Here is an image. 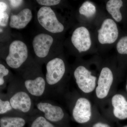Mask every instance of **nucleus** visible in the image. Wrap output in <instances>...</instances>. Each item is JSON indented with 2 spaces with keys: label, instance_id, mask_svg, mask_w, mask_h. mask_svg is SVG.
<instances>
[{
  "label": "nucleus",
  "instance_id": "f257e3e1",
  "mask_svg": "<svg viewBox=\"0 0 127 127\" xmlns=\"http://www.w3.org/2000/svg\"><path fill=\"white\" fill-rule=\"evenodd\" d=\"M6 94L15 110L25 115L31 113L34 107L32 97L22 82L11 83L7 87Z\"/></svg>",
  "mask_w": 127,
  "mask_h": 127
},
{
  "label": "nucleus",
  "instance_id": "f03ea898",
  "mask_svg": "<svg viewBox=\"0 0 127 127\" xmlns=\"http://www.w3.org/2000/svg\"><path fill=\"white\" fill-rule=\"evenodd\" d=\"M8 56L5 59L7 65L13 69L19 68L28 57L27 46L22 41L16 40L10 44Z\"/></svg>",
  "mask_w": 127,
  "mask_h": 127
},
{
  "label": "nucleus",
  "instance_id": "7ed1b4c3",
  "mask_svg": "<svg viewBox=\"0 0 127 127\" xmlns=\"http://www.w3.org/2000/svg\"><path fill=\"white\" fill-rule=\"evenodd\" d=\"M37 20L46 30L52 33L61 32L64 26L58 20L55 12L50 7L42 6L37 13Z\"/></svg>",
  "mask_w": 127,
  "mask_h": 127
},
{
  "label": "nucleus",
  "instance_id": "20e7f679",
  "mask_svg": "<svg viewBox=\"0 0 127 127\" xmlns=\"http://www.w3.org/2000/svg\"><path fill=\"white\" fill-rule=\"evenodd\" d=\"M46 81L47 87H56L63 78L66 71L65 63L62 59L56 58L49 61L46 65Z\"/></svg>",
  "mask_w": 127,
  "mask_h": 127
},
{
  "label": "nucleus",
  "instance_id": "39448f33",
  "mask_svg": "<svg viewBox=\"0 0 127 127\" xmlns=\"http://www.w3.org/2000/svg\"><path fill=\"white\" fill-rule=\"evenodd\" d=\"M74 77L79 89L85 93L92 92L96 86V77L92 75V73L85 67L79 66L75 69Z\"/></svg>",
  "mask_w": 127,
  "mask_h": 127
},
{
  "label": "nucleus",
  "instance_id": "423d86ee",
  "mask_svg": "<svg viewBox=\"0 0 127 127\" xmlns=\"http://www.w3.org/2000/svg\"><path fill=\"white\" fill-rule=\"evenodd\" d=\"M98 39L102 44H112L118 39V28L115 22L107 18L103 21L101 28L98 31Z\"/></svg>",
  "mask_w": 127,
  "mask_h": 127
},
{
  "label": "nucleus",
  "instance_id": "0eeeda50",
  "mask_svg": "<svg viewBox=\"0 0 127 127\" xmlns=\"http://www.w3.org/2000/svg\"><path fill=\"white\" fill-rule=\"evenodd\" d=\"M36 106L37 110L50 122H58L64 118V111L59 106L49 102L42 101L37 103Z\"/></svg>",
  "mask_w": 127,
  "mask_h": 127
},
{
  "label": "nucleus",
  "instance_id": "6e6552de",
  "mask_svg": "<svg viewBox=\"0 0 127 127\" xmlns=\"http://www.w3.org/2000/svg\"><path fill=\"white\" fill-rule=\"evenodd\" d=\"M22 83L32 97H41L44 95L47 88L46 79L40 75L26 77Z\"/></svg>",
  "mask_w": 127,
  "mask_h": 127
},
{
  "label": "nucleus",
  "instance_id": "1a4fd4ad",
  "mask_svg": "<svg viewBox=\"0 0 127 127\" xmlns=\"http://www.w3.org/2000/svg\"><path fill=\"white\" fill-rule=\"evenodd\" d=\"M92 114L89 100L84 97L78 98L72 109V116L74 120L78 123H85L90 120Z\"/></svg>",
  "mask_w": 127,
  "mask_h": 127
},
{
  "label": "nucleus",
  "instance_id": "9d476101",
  "mask_svg": "<svg viewBox=\"0 0 127 127\" xmlns=\"http://www.w3.org/2000/svg\"><path fill=\"white\" fill-rule=\"evenodd\" d=\"M71 40L73 45L79 53L88 51L92 45L90 33L84 27L77 28L74 31Z\"/></svg>",
  "mask_w": 127,
  "mask_h": 127
},
{
  "label": "nucleus",
  "instance_id": "9b49d317",
  "mask_svg": "<svg viewBox=\"0 0 127 127\" xmlns=\"http://www.w3.org/2000/svg\"><path fill=\"white\" fill-rule=\"evenodd\" d=\"M53 42V38L50 35L45 33L37 34L34 37L32 42L35 54L40 58H45Z\"/></svg>",
  "mask_w": 127,
  "mask_h": 127
},
{
  "label": "nucleus",
  "instance_id": "f8f14e48",
  "mask_svg": "<svg viewBox=\"0 0 127 127\" xmlns=\"http://www.w3.org/2000/svg\"><path fill=\"white\" fill-rule=\"evenodd\" d=\"M113 80V74L111 70L108 67H103L100 72L96 89L98 98L103 99L107 96Z\"/></svg>",
  "mask_w": 127,
  "mask_h": 127
},
{
  "label": "nucleus",
  "instance_id": "ddd939ff",
  "mask_svg": "<svg viewBox=\"0 0 127 127\" xmlns=\"http://www.w3.org/2000/svg\"><path fill=\"white\" fill-rule=\"evenodd\" d=\"M31 10L28 8L22 10L17 15L11 16L9 25L15 29H23L28 25L32 18Z\"/></svg>",
  "mask_w": 127,
  "mask_h": 127
},
{
  "label": "nucleus",
  "instance_id": "4468645a",
  "mask_svg": "<svg viewBox=\"0 0 127 127\" xmlns=\"http://www.w3.org/2000/svg\"><path fill=\"white\" fill-rule=\"evenodd\" d=\"M114 116L118 119L124 120L127 118V101L120 94L114 95L112 98Z\"/></svg>",
  "mask_w": 127,
  "mask_h": 127
},
{
  "label": "nucleus",
  "instance_id": "2eb2a0df",
  "mask_svg": "<svg viewBox=\"0 0 127 127\" xmlns=\"http://www.w3.org/2000/svg\"><path fill=\"white\" fill-rule=\"evenodd\" d=\"M0 114L1 116H26L16 111L12 106L7 94H0Z\"/></svg>",
  "mask_w": 127,
  "mask_h": 127
},
{
  "label": "nucleus",
  "instance_id": "dca6fc26",
  "mask_svg": "<svg viewBox=\"0 0 127 127\" xmlns=\"http://www.w3.org/2000/svg\"><path fill=\"white\" fill-rule=\"evenodd\" d=\"M26 123L22 116H2L0 118V127H23Z\"/></svg>",
  "mask_w": 127,
  "mask_h": 127
},
{
  "label": "nucleus",
  "instance_id": "f3484780",
  "mask_svg": "<svg viewBox=\"0 0 127 127\" xmlns=\"http://www.w3.org/2000/svg\"><path fill=\"white\" fill-rule=\"evenodd\" d=\"M123 5V1L121 0H110L107 3L106 7L107 11L118 22L121 21L122 19L120 9Z\"/></svg>",
  "mask_w": 127,
  "mask_h": 127
},
{
  "label": "nucleus",
  "instance_id": "a211bd4d",
  "mask_svg": "<svg viewBox=\"0 0 127 127\" xmlns=\"http://www.w3.org/2000/svg\"><path fill=\"white\" fill-rule=\"evenodd\" d=\"M79 11L81 15H83L88 18H90L93 16L96 13V7L92 2L86 1L81 6Z\"/></svg>",
  "mask_w": 127,
  "mask_h": 127
},
{
  "label": "nucleus",
  "instance_id": "6ab92c4d",
  "mask_svg": "<svg viewBox=\"0 0 127 127\" xmlns=\"http://www.w3.org/2000/svg\"><path fill=\"white\" fill-rule=\"evenodd\" d=\"M31 127H55L54 125L47 120L43 115L36 117L32 123Z\"/></svg>",
  "mask_w": 127,
  "mask_h": 127
},
{
  "label": "nucleus",
  "instance_id": "aec40b11",
  "mask_svg": "<svg viewBox=\"0 0 127 127\" xmlns=\"http://www.w3.org/2000/svg\"><path fill=\"white\" fill-rule=\"evenodd\" d=\"M117 49L119 54L127 55V36L122 37L117 45Z\"/></svg>",
  "mask_w": 127,
  "mask_h": 127
},
{
  "label": "nucleus",
  "instance_id": "412c9836",
  "mask_svg": "<svg viewBox=\"0 0 127 127\" xmlns=\"http://www.w3.org/2000/svg\"><path fill=\"white\" fill-rule=\"evenodd\" d=\"M9 70L4 65L0 64V89L5 88L6 86L5 77L9 75Z\"/></svg>",
  "mask_w": 127,
  "mask_h": 127
},
{
  "label": "nucleus",
  "instance_id": "4be33fe9",
  "mask_svg": "<svg viewBox=\"0 0 127 127\" xmlns=\"http://www.w3.org/2000/svg\"><path fill=\"white\" fill-rule=\"evenodd\" d=\"M36 1L39 4L44 6L50 7L58 4L61 1L60 0H37Z\"/></svg>",
  "mask_w": 127,
  "mask_h": 127
},
{
  "label": "nucleus",
  "instance_id": "5701e85b",
  "mask_svg": "<svg viewBox=\"0 0 127 127\" xmlns=\"http://www.w3.org/2000/svg\"><path fill=\"white\" fill-rule=\"evenodd\" d=\"M9 20V16L6 12H0V25L5 27L7 26Z\"/></svg>",
  "mask_w": 127,
  "mask_h": 127
},
{
  "label": "nucleus",
  "instance_id": "b1692460",
  "mask_svg": "<svg viewBox=\"0 0 127 127\" xmlns=\"http://www.w3.org/2000/svg\"><path fill=\"white\" fill-rule=\"evenodd\" d=\"M23 1L21 0H10V4L12 7L14 8L19 7L23 3Z\"/></svg>",
  "mask_w": 127,
  "mask_h": 127
},
{
  "label": "nucleus",
  "instance_id": "393cba45",
  "mask_svg": "<svg viewBox=\"0 0 127 127\" xmlns=\"http://www.w3.org/2000/svg\"><path fill=\"white\" fill-rule=\"evenodd\" d=\"M7 9V5L3 1L0 2V12H5Z\"/></svg>",
  "mask_w": 127,
  "mask_h": 127
},
{
  "label": "nucleus",
  "instance_id": "a878e982",
  "mask_svg": "<svg viewBox=\"0 0 127 127\" xmlns=\"http://www.w3.org/2000/svg\"><path fill=\"white\" fill-rule=\"evenodd\" d=\"M93 127H111L106 124L102 123H97L94 125Z\"/></svg>",
  "mask_w": 127,
  "mask_h": 127
},
{
  "label": "nucleus",
  "instance_id": "bb28decb",
  "mask_svg": "<svg viewBox=\"0 0 127 127\" xmlns=\"http://www.w3.org/2000/svg\"><path fill=\"white\" fill-rule=\"evenodd\" d=\"M2 30H1V29H0V32H1V31L2 32Z\"/></svg>",
  "mask_w": 127,
  "mask_h": 127
},
{
  "label": "nucleus",
  "instance_id": "cd10ccee",
  "mask_svg": "<svg viewBox=\"0 0 127 127\" xmlns=\"http://www.w3.org/2000/svg\"><path fill=\"white\" fill-rule=\"evenodd\" d=\"M126 88H127V87H126Z\"/></svg>",
  "mask_w": 127,
  "mask_h": 127
},
{
  "label": "nucleus",
  "instance_id": "c85d7f7f",
  "mask_svg": "<svg viewBox=\"0 0 127 127\" xmlns=\"http://www.w3.org/2000/svg\"><path fill=\"white\" fill-rule=\"evenodd\" d=\"M127 127V126H124V127Z\"/></svg>",
  "mask_w": 127,
  "mask_h": 127
}]
</instances>
